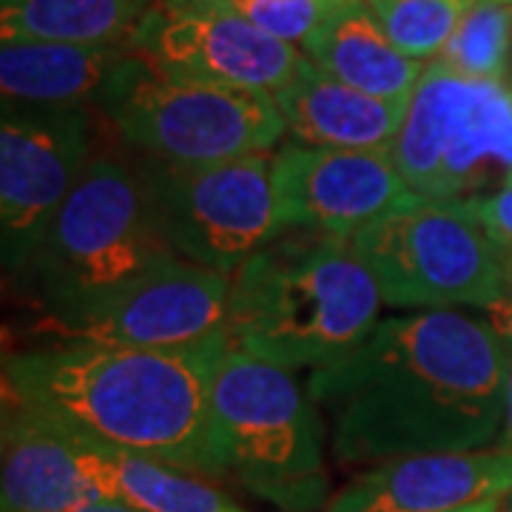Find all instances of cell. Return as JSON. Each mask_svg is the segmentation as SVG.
I'll return each mask as SVG.
<instances>
[{"mask_svg":"<svg viewBox=\"0 0 512 512\" xmlns=\"http://www.w3.org/2000/svg\"><path fill=\"white\" fill-rule=\"evenodd\" d=\"M510 345L458 311L382 319L362 348L313 370L308 393L330 416L342 464L498 444Z\"/></svg>","mask_w":512,"mask_h":512,"instance_id":"cell-1","label":"cell"},{"mask_svg":"<svg viewBox=\"0 0 512 512\" xmlns=\"http://www.w3.org/2000/svg\"><path fill=\"white\" fill-rule=\"evenodd\" d=\"M228 333L183 348L52 345L9 353L3 396L117 450L225 478L211 447V390Z\"/></svg>","mask_w":512,"mask_h":512,"instance_id":"cell-2","label":"cell"},{"mask_svg":"<svg viewBox=\"0 0 512 512\" xmlns=\"http://www.w3.org/2000/svg\"><path fill=\"white\" fill-rule=\"evenodd\" d=\"M384 299L350 239L285 231L234 279L228 342L285 370H322L362 348Z\"/></svg>","mask_w":512,"mask_h":512,"instance_id":"cell-3","label":"cell"},{"mask_svg":"<svg viewBox=\"0 0 512 512\" xmlns=\"http://www.w3.org/2000/svg\"><path fill=\"white\" fill-rule=\"evenodd\" d=\"M177 256L140 171L97 157L60 205L23 279L43 319H72Z\"/></svg>","mask_w":512,"mask_h":512,"instance_id":"cell-4","label":"cell"},{"mask_svg":"<svg viewBox=\"0 0 512 512\" xmlns=\"http://www.w3.org/2000/svg\"><path fill=\"white\" fill-rule=\"evenodd\" d=\"M211 447L222 476L285 512L330 498L325 421L293 370L228 345L211 390Z\"/></svg>","mask_w":512,"mask_h":512,"instance_id":"cell-5","label":"cell"},{"mask_svg":"<svg viewBox=\"0 0 512 512\" xmlns=\"http://www.w3.org/2000/svg\"><path fill=\"white\" fill-rule=\"evenodd\" d=\"M148 160L214 165L268 154L285 134L274 94L242 92L126 57L97 103Z\"/></svg>","mask_w":512,"mask_h":512,"instance_id":"cell-6","label":"cell"},{"mask_svg":"<svg viewBox=\"0 0 512 512\" xmlns=\"http://www.w3.org/2000/svg\"><path fill=\"white\" fill-rule=\"evenodd\" d=\"M390 157L421 200L467 202L510 185L512 86L427 63Z\"/></svg>","mask_w":512,"mask_h":512,"instance_id":"cell-7","label":"cell"},{"mask_svg":"<svg viewBox=\"0 0 512 512\" xmlns=\"http://www.w3.org/2000/svg\"><path fill=\"white\" fill-rule=\"evenodd\" d=\"M350 245L390 308L487 311L507 288V251L453 202L410 194Z\"/></svg>","mask_w":512,"mask_h":512,"instance_id":"cell-8","label":"cell"},{"mask_svg":"<svg viewBox=\"0 0 512 512\" xmlns=\"http://www.w3.org/2000/svg\"><path fill=\"white\" fill-rule=\"evenodd\" d=\"M140 174L168 248L200 268L234 276L285 234L276 151L214 165L148 160Z\"/></svg>","mask_w":512,"mask_h":512,"instance_id":"cell-9","label":"cell"},{"mask_svg":"<svg viewBox=\"0 0 512 512\" xmlns=\"http://www.w3.org/2000/svg\"><path fill=\"white\" fill-rule=\"evenodd\" d=\"M92 157L86 106H3L0 120V256L3 271L23 274Z\"/></svg>","mask_w":512,"mask_h":512,"instance_id":"cell-10","label":"cell"},{"mask_svg":"<svg viewBox=\"0 0 512 512\" xmlns=\"http://www.w3.org/2000/svg\"><path fill=\"white\" fill-rule=\"evenodd\" d=\"M231 279L171 256L100 305L72 319H43L57 345L183 348L225 333Z\"/></svg>","mask_w":512,"mask_h":512,"instance_id":"cell-11","label":"cell"},{"mask_svg":"<svg viewBox=\"0 0 512 512\" xmlns=\"http://www.w3.org/2000/svg\"><path fill=\"white\" fill-rule=\"evenodd\" d=\"M128 49L168 72L262 94L282 92L305 60L214 0H157Z\"/></svg>","mask_w":512,"mask_h":512,"instance_id":"cell-12","label":"cell"},{"mask_svg":"<svg viewBox=\"0 0 512 512\" xmlns=\"http://www.w3.org/2000/svg\"><path fill=\"white\" fill-rule=\"evenodd\" d=\"M276 183L285 231L342 239H353L410 197L390 148L288 143L276 151Z\"/></svg>","mask_w":512,"mask_h":512,"instance_id":"cell-13","label":"cell"},{"mask_svg":"<svg viewBox=\"0 0 512 512\" xmlns=\"http://www.w3.org/2000/svg\"><path fill=\"white\" fill-rule=\"evenodd\" d=\"M512 490V456L487 447L387 458L350 478L319 512H453L501 501Z\"/></svg>","mask_w":512,"mask_h":512,"instance_id":"cell-14","label":"cell"},{"mask_svg":"<svg viewBox=\"0 0 512 512\" xmlns=\"http://www.w3.org/2000/svg\"><path fill=\"white\" fill-rule=\"evenodd\" d=\"M274 100L293 143L316 148H390L410 103L359 92L308 55Z\"/></svg>","mask_w":512,"mask_h":512,"instance_id":"cell-15","label":"cell"},{"mask_svg":"<svg viewBox=\"0 0 512 512\" xmlns=\"http://www.w3.org/2000/svg\"><path fill=\"white\" fill-rule=\"evenodd\" d=\"M52 421V419H49ZM72 450L74 464L94 495L137 512H251L208 478L185 473L157 458L117 450L66 424L52 421Z\"/></svg>","mask_w":512,"mask_h":512,"instance_id":"cell-16","label":"cell"},{"mask_svg":"<svg viewBox=\"0 0 512 512\" xmlns=\"http://www.w3.org/2000/svg\"><path fill=\"white\" fill-rule=\"evenodd\" d=\"M0 512H63L94 498L52 421L3 396Z\"/></svg>","mask_w":512,"mask_h":512,"instance_id":"cell-17","label":"cell"},{"mask_svg":"<svg viewBox=\"0 0 512 512\" xmlns=\"http://www.w3.org/2000/svg\"><path fill=\"white\" fill-rule=\"evenodd\" d=\"M131 55L128 46H72L43 40H3V106L72 109L100 103L111 77Z\"/></svg>","mask_w":512,"mask_h":512,"instance_id":"cell-18","label":"cell"},{"mask_svg":"<svg viewBox=\"0 0 512 512\" xmlns=\"http://www.w3.org/2000/svg\"><path fill=\"white\" fill-rule=\"evenodd\" d=\"M305 55L336 80L384 100H410L427 69L387 37L367 0H336L305 40Z\"/></svg>","mask_w":512,"mask_h":512,"instance_id":"cell-19","label":"cell"},{"mask_svg":"<svg viewBox=\"0 0 512 512\" xmlns=\"http://www.w3.org/2000/svg\"><path fill=\"white\" fill-rule=\"evenodd\" d=\"M157 0H12L0 9L3 40L128 46Z\"/></svg>","mask_w":512,"mask_h":512,"instance_id":"cell-20","label":"cell"},{"mask_svg":"<svg viewBox=\"0 0 512 512\" xmlns=\"http://www.w3.org/2000/svg\"><path fill=\"white\" fill-rule=\"evenodd\" d=\"M512 46V0H476L436 60L467 77L504 80Z\"/></svg>","mask_w":512,"mask_h":512,"instance_id":"cell-21","label":"cell"},{"mask_svg":"<svg viewBox=\"0 0 512 512\" xmlns=\"http://www.w3.org/2000/svg\"><path fill=\"white\" fill-rule=\"evenodd\" d=\"M476 0H367L387 37L413 60H436Z\"/></svg>","mask_w":512,"mask_h":512,"instance_id":"cell-22","label":"cell"},{"mask_svg":"<svg viewBox=\"0 0 512 512\" xmlns=\"http://www.w3.org/2000/svg\"><path fill=\"white\" fill-rule=\"evenodd\" d=\"M265 35L282 43H305L325 23L336 0H214Z\"/></svg>","mask_w":512,"mask_h":512,"instance_id":"cell-23","label":"cell"},{"mask_svg":"<svg viewBox=\"0 0 512 512\" xmlns=\"http://www.w3.org/2000/svg\"><path fill=\"white\" fill-rule=\"evenodd\" d=\"M458 205L478 228L493 239L501 251L512 254V183L498 188L493 194L473 197L467 202H453Z\"/></svg>","mask_w":512,"mask_h":512,"instance_id":"cell-24","label":"cell"},{"mask_svg":"<svg viewBox=\"0 0 512 512\" xmlns=\"http://www.w3.org/2000/svg\"><path fill=\"white\" fill-rule=\"evenodd\" d=\"M490 313V325L495 328V333L501 339L512 342V254H507V288H504V296L495 302L493 308H487Z\"/></svg>","mask_w":512,"mask_h":512,"instance_id":"cell-25","label":"cell"},{"mask_svg":"<svg viewBox=\"0 0 512 512\" xmlns=\"http://www.w3.org/2000/svg\"><path fill=\"white\" fill-rule=\"evenodd\" d=\"M507 345H510V362H507V384H504V427L495 447L512 456V342Z\"/></svg>","mask_w":512,"mask_h":512,"instance_id":"cell-26","label":"cell"},{"mask_svg":"<svg viewBox=\"0 0 512 512\" xmlns=\"http://www.w3.org/2000/svg\"><path fill=\"white\" fill-rule=\"evenodd\" d=\"M63 512H137V510H128L123 504H114V501H106V498H100V495H94L89 501H80V504H74L69 510Z\"/></svg>","mask_w":512,"mask_h":512,"instance_id":"cell-27","label":"cell"},{"mask_svg":"<svg viewBox=\"0 0 512 512\" xmlns=\"http://www.w3.org/2000/svg\"><path fill=\"white\" fill-rule=\"evenodd\" d=\"M453 512H501V501H484V504H473V507H461Z\"/></svg>","mask_w":512,"mask_h":512,"instance_id":"cell-28","label":"cell"},{"mask_svg":"<svg viewBox=\"0 0 512 512\" xmlns=\"http://www.w3.org/2000/svg\"><path fill=\"white\" fill-rule=\"evenodd\" d=\"M501 512H512V490L501 498Z\"/></svg>","mask_w":512,"mask_h":512,"instance_id":"cell-29","label":"cell"},{"mask_svg":"<svg viewBox=\"0 0 512 512\" xmlns=\"http://www.w3.org/2000/svg\"><path fill=\"white\" fill-rule=\"evenodd\" d=\"M3 3H12V0H3Z\"/></svg>","mask_w":512,"mask_h":512,"instance_id":"cell-30","label":"cell"}]
</instances>
